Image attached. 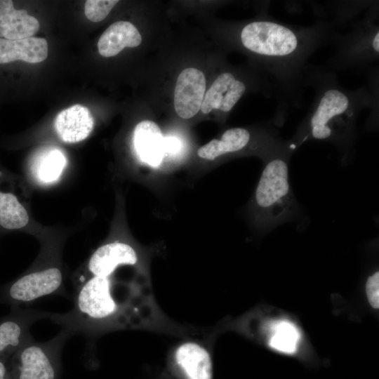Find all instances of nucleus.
Here are the masks:
<instances>
[{
    "instance_id": "obj_1",
    "label": "nucleus",
    "mask_w": 379,
    "mask_h": 379,
    "mask_svg": "<svg viewBox=\"0 0 379 379\" xmlns=\"http://www.w3.org/2000/svg\"><path fill=\"white\" fill-rule=\"evenodd\" d=\"M48 317L69 334L99 335L124 329L159 333L163 325L159 305L147 289L136 282L117 285L111 276H93L77 292L69 312Z\"/></svg>"
},
{
    "instance_id": "obj_2",
    "label": "nucleus",
    "mask_w": 379,
    "mask_h": 379,
    "mask_svg": "<svg viewBox=\"0 0 379 379\" xmlns=\"http://www.w3.org/2000/svg\"><path fill=\"white\" fill-rule=\"evenodd\" d=\"M288 157L286 149H282L265 161L255 190L256 220L265 230L292 220L298 211L288 181Z\"/></svg>"
},
{
    "instance_id": "obj_3",
    "label": "nucleus",
    "mask_w": 379,
    "mask_h": 379,
    "mask_svg": "<svg viewBox=\"0 0 379 379\" xmlns=\"http://www.w3.org/2000/svg\"><path fill=\"white\" fill-rule=\"evenodd\" d=\"M350 98L342 91L329 88L321 95L311 115L304 138L337 141L349 133L352 121Z\"/></svg>"
},
{
    "instance_id": "obj_4",
    "label": "nucleus",
    "mask_w": 379,
    "mask_h": 379,
    "mask_svg": "<svg viewBox=\"0 0 379 379\" xmlns=\"http://www.w3.org/2000/svg\"><path fill=\"white\" fill-rule=\"evenodd\" d=\"M240 37L246 48L271 59L291 56L300 46L299 36L292 29L272 21L251 22Z\"/></svg>"
},
{
    "instance_id": "obj_5",
    "label": "nucleus",
    "mask_w": 379,
    "mask_h": 379,
    "mask_svg": "<svg viewBox=\"0 0 379 379\" xmlns=\"http://www.w3.org/2000/svg\"><path fill=\"white\" fill-rule=\"evenodd\" d=\"M211 336L206 328L181 338L171 347L168 354L171 366L181 379H212Z\"/></svg>"
},
{
    "instance_id": "obj_6",
    "label": "nucleus",
    "mask_w": 379,
    "mask_h": 379,
    "mask_svg": "<svg viewBox=\"0 0 379 379\" xmlns=\"http://www.w3.org/2000/svg\"><path fill=\"white\" fill-rule=\"evenodd\" d=\"M70 334L63 331L52 340L24 344L13 354L17 361L18 379H55V359Z\"/></svg>"
},
{
    "instance_id": "obj_7",
    "label": "nucleus",
    "mask_w": 379,
    "mask_h": 379,
    "mask_svg": "<svg viewBox=\"0 0 379 379\" xmlns=\"http://www.w3.org/2000/svg\"><path fill=\"white\" fill-rule=\"evenodd\" d=\"M63 276L58 267H51L26 274L0 291L3 302L14 307L22 303L62 291Z\"/></svg>"
},
{
    "instance_id": "obj_8",
    "label": "nucleus",
    "mask_w": 379,
    "mask_h": 379,
    "mask_svg": "<svg viewBox=\"0 0 379 379\" xmlns=\"http://www.w3.org/2000/svg\"><path fill=\"white\" fill-rule=\"evenodd\" d=\"M48 316V313L44 312L13 307L8 315L0 319V356L14 353L32 340L29 332L32 324Z\"/></svg>"
},
{
    "instance_id": "obj_9",
    "label": "nucleus",
    "mask_w": 379,
    "mask_h": 379,
    "mask_svg": "<svg viewBox=\"0 0 379 379\" xmlns=\"http://www.w3.org/2000/svg\"><path fill=\"white\" fill-rule=\"evenodd\" d=\"M206 91L203 72L187 68L179 74L174 90V107L177 114L185 119L196 115L201 109Z\"/></svg>"
},
{
    "instance_id": "obj_10",
    "label": "nucleus",
    "mask_w": 379,
    "mask_h": 379,
    "mask_svg": "<svg viewBox=\"0 0 379 379\" xmlns=\"http://www.w3.org/2000/svg\"><path fill=\"white\" fill-rule=\"evenodd\" d=\"M139 255L130 244L114 241L100 246L91 256L88 270L93 276L109 277L120 266H134Z\"/></svg>"
},
{
    "instance_id": "obj_11",
    "label": "nucleus",
    "mask_w": 379,
    "mask_h": 379,
    "mask_svg": "<svg viewBox=\"0 0 379 379\" xmlns=\"http://www.w3.org/2000/svg\"><path fill=\"white\" fill-rule=\"evenodd\" d=\"M246 91L245 84L230 72L220 74L205 93L201 106L204 114L213 109L229 112Z\"/></svg>"
},
{
    "instance_id": "obj_12",
    "label": "nucleus",
    "mask_w": 379,
    "mask_h": 379,
    "mask_svg": "<svg viewBox=\"0 0 379 379\" xmlns=\"http://www.w3.org/2000/svg\"><path fill=\"white\" fill-rule=\"evenodd\" d=\"M54 126L62 141L74 143L89 135L93 129L94 119L87 107L77 104L61 111L55 119Z\"/></svg>"
},
{
    "instance_id": "obj_13",
    "label": "nucleus",
    "mask_w": 379,
    "mask_h": 379,
    "mask_svg": "<svg viewBox=\"0 0 379 379\" xmlns=\"http://www.w3.org/2000/svg\"><path fill=\"white\" fill-rule=\"evenodd\" d=\"M133 147L140 160L152 166H159L165 156L164 138L159 126L152 121H142L133 132Z\"/></svg>"
},
{
    "instance_id": "obj_14",
    "label": "nucleus",
    "mask_w": 379,
    "mask_h": 379,
    "mask_svg": "<svg viewBox=\"0 0 379 379\" xmlns=\"http://www.w3.org/2000/svg\"><path fill=\"white\" fill-rule=\"evenodd\" d=\"M39 29V21L26 10L15 9L11 0H0V38L19 40L32 37Z\"/></svg>"
},
{
    "instance_id": "obj_15",
    "label": "nucleus",
    "mask_w": 379,
    "mask_h": 379,
    "mask_svg": "<svg viewBox=\"0 0 379 379\" xmlns=\"http://www.w3.org/2000/svg\"><path fill=\"white\" fill-rule=\"evenodd\" d=\"M47 56L48 43L44 38L32 36L19 40L0 38V64L15 60L37 63Z\"/></svg>"
},
{
    "instance_id": "obj_16",
    "label": "nucleus",
    "mask_w": 379,
    "mask_h": 379,
    "mask_svg": "<svg viewBox=\"0 0 379 379\" xmlns=\"http://www.w3.org/2000/svg\"><path fill=\"white\" fill-rule=\"evenodd\" d=\"M142 42L138 29L127 21H117L109 25L100 36L98 48L102 56L117 55L125 47L134 48Z\"/></svg>"
},
{
    "instance_id": "obj_17",
    "label": "nucleus",
    "mask_w": 379,
    "mask_h": 379,
    "mask_svg": "<svg viewBox=\"0 0 379 379\" xmlns=\"http://www.w3.org/2000/svg\"><path fill=\"white\" fill-rule=\"evenodd\" d=\"M252 135L246 128L237 127L226 130L220 139H213L197 150L199 157L213 161L246 149L251 142Z\"/></svg>"
},
{
    "instance_id": "obj_18",
    "label": "nucleus",
    "mask_w": 379,
    "mask_h": 379,
    "mask_svg": "<svg viewBox=\"0 0 379 379\" xmlns=\"http://www.w3.org/2000/svg\"><path fill=\"white\" fill-rule=\"evenodd\" d=\"M66 164L64 154L58 148H47L35 158L32 172L38 181L51 183L60 176Z\"/></svg>"
},
{
    "instance_id": "obj_19",
    "label": "nucleus",
    "mask_w": 379,
    "mask_h": 379,
    "mask_svg": "<svg viewBox=\"0 0 379 379\" xmlns=\"http://www.w3.org/2000/svg\"><path fill=\"white\" fill-rule=\"evenodd\" d=\"M29 221V216L18 199L10 193L0 192V225L6 229H20Z\"/></svg>"
},
{
    "instance_id": "obj_20",
    "label": "nucleus",
    "mask_w": 379,
    "mask_h": 379,
    "mask_svg": "<svg viewBox=\"0 0 379 379\" xmlns=\"http://www.w3.org/2000/svg\"><path fill=\"white\" fill-rule=\"evenodd\" d=\"M300 335L296 327L289 321L282 320L272 325L270 346L284 353H293L297 348Z\"/></svg>"
},
{
    "instance_id": "obj_21",
    "label": "nucleus",
    "mask_w": 379,
    "mask_h": 379,
    "mask_svg": "<svg viewBox=\"0 0 379 379\" xmlns=\"http://www.w3.org/2000/svg\"><path fill=\"white\" fill-rule=\"evenodd\" d=\"M118 2L117 0H88L84 6L85 15L92 22H100Z\"/></svg>"
},
{
    "instance_id": "obj_22",
    "label": "nucleus",
    "mask_w": 379,
    "mask_h": 379,
    "mask_svg": "<svg viewBox=\"0 0 379 379\" xmlns=\"http://www.w3.org/2000/svg\"><path fill=\"white\" fill-rule=\"evenodd\" d=\"M366 293L370 305L375 309L379 307V274L375 272L370 276L366 284Z\"/></svg>"
},
{
    "instance_id": "obj_23",
    "label": "nucleus",
    "mask_w": 379,
    "mask_h": 379,
    "mask_svg": "<svg viewBox=\"0 0 379 379\" xmlns=\"http://www.w3.org/2000/svg\"><path fill=\"white\" fill-rule=\"evenodd\" d=\"M164 149L166 154H175L180 149V142L175 137L164 138Z\"/></svg>"
},
{
    "instance_id": "obj_24",
    "label": "nucleus",
    "mask_w": 379,
    "mask_h": 379,
    "mask_svg": "<svg viewBox=\"0 0 379 379\" xmlns=\"http://www.w3.org/2000/svg\"><path fill=\"white\" fill-rule=\"evenodd\" d=\"M0 379H10L7 376V369L4 362L0 359Z\"/></svg>"
},
{
    "instance_id": "obj_25",
    "label": "nucleus",
    "mask_w": 379,
    "mask_h": 379,
    "mask_svg": "<svg viewBox=\"0 0 379 379\" xmlns=\"http://www.w3.org/2000/svg\"><path fill=\"white\" fill-rule=\"evenodd\" d=\"M378 38H379V33L377 32L372 40V46L375 52L378 53L379 51V46H378Z\"/></svg>"
}]
</instances>
